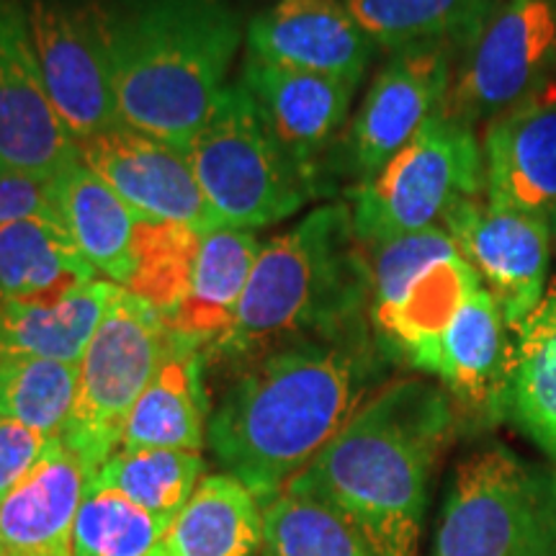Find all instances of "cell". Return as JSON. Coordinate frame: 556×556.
Returning <instances> with one entry per match:
<instances>
[{"label":"cell","mask_w":556,"mask_h":556,"mask_svg":"<svg viewBox=\"0 0 556 556\" xmlns=\"http://www.w3.org/2000/svg\"><path fill=\"white\" fill-rule=\"evenodd\" d=\"M384 361L371 328L270 348L245 361L212 409L208 448L266 505L366 405Z\"/></svg>","instance_id":"obj_1"},{"label":"cell","mask_w":556,"mask_h":556,"mask_svg":"<svg viewBox=\"0 0 556 556\" xmlns=\"http://www.w3.org/2000/svg\"><path fill=\"white\" fill-rule=\"evenodd\" d=\"M456 426L446 389L422 379L392 381L283 490L336 505L387 556H417L430 477Z\"/></svg>","instance_id":"obj_2"},{"label":"cell","mask_w":556,"mask_h":556,"mask_svg":"<svg viewBox=\"0 0 556 556\" xmlns=\"http://www.w3.org/2000/svg\"><path fill=\"white\" fill-rule=\"evenodd\" d=\"M124 127L186 155L238 58L229 0H93Z\"/></svg>","instance_id":"obj_3"},{"label":"cell","mask_w":556,"mask_h":556,"mask_svg":"<svg viewBox=\"0 0 556 556\" xmlns=\"http://www.w3.org/2000/svg\"><path fill=\"white\" fill-rule=\"evenodd\" d=\"M371 328V258L348 201L317 206L261 248L232 328L206 356L245 361L289 340Z\"/></svg>","instance_id":"obj_4"},{"label":"cell","mask_w":556,"mask_h":556,"mask_svg":"<svg viewBox=\"0 0 556 556\" xmlns=\"http://www.w3.org/2000/svg\"><path fill=\"white\" fill-rule=\"evenodd\" d=\"M186 157L222 227L253 232L319 197L240 80L222 90Z\"/></svg>","instance_id":"obj_5"},{"label":"cell","mask_w":556,"mask_h":556,"mask_svg":"<svg viewBox=\"0 0 556 556\" xmlns=\"http://www.w3.org/2000/svg\"><path fill=\"white\" fill-rule=\"evenodd\" d=\"M430 556H556V469L505 446L458 464Z\"/></svg>","instance_id":"obj_6"},{"label":"cell","mask_w":556,"mask_h":556,"mask_svg":"<svg viewBox=\"0 0 556 556\" xmlns=\"http://www.w3.org/2000/svg\"><path fill=\"white\" fill-rule=\"evenodd\" d=\"M178 343L180 336L157 309L124 287L116 289L78 364V394L60 435L83 462L90 482L119 451L131 407Z\"/></svg>","instance_id":"obj_7"},{"label":"cell","mask_w":556,"mask_h":556,"mask_svg":"<svg viewBox=\"0 0 556 556\" xmlns=\"http://www.w3.org/2000/svg\"><path fill=\"white\" fill-rule=\"evenodd\" d=\"M484 193L482 142L475 129L435 114L366 184L345 191L364 245L435 227L458 201Z\"/></svg>","instance_id":"obj_8"},{"label":"cell","mask_w":556,"mask_h":556,"mask_svg":"<svg viewBox=\"0 0 556 556\" xmlns=\"http://www.w3.org/2000/svg\"><path fill=\"white\" fill-rule=\"evenodd\" d=\"M458 58L462 50L446 41H422L389 54L325 163L330 193L336 180H353V186L371 180L441 111Z\"/></svg>","instance_id":"obj_9"},{"label":"cell","mask_w":556,"mask_h":556,"mask_svg":"<svg viewBox=\"0 0 556 556\" xmlns=\"http://www.w3.org/2000/svg\"><path fill=\"white\" fill-rule=\"evenodd\" d=\"M556 80V0H500L438 114L475 129Z\"/></svg>","instance_id":"obj_10"},{"label":"cell","mask_w":556,"mask_h":556,"mask_svg":"<svg viewBox=\"0 0 556 556\" xmlns=\"http://www.w3.org/2000/svg\"><path fill=\"white\" fill-rule=\"evenodd\" d=\"M41 80L78 144L122 127L93 0H24Z\"/></svg>","instance_id":"obj_11"},{"label":"cell","mask_w":556,"mask_h":556,"mask_svg":"<svg viewBox=\"0 0 556 556\" xmlns=\"http://www.w3.org/2000/svg\"><path fill=\"white\" fill-rule=\"evenodd\" d=\"M462 258L477 270L513 330L548 287L554 229L548 222L486 197L458 201L443 219Z\"/></svg>","instance_id":"obj_12"},{"label":"cell","mask_w":556,"mask_h":556,"mask_svg":"<svg viewBox=\"0 0 556 556\" xmlns=\"http://www.w3.org/2000/svg\"><path fill=\"white\" fill-rule=\"evenodd\" d=\"M78 155L139 219L178 222L208 235L217 214L184 152L129 127H114L78 142Z\"/></svg>","instance_id":"obj_13"},{"label":"cell","mask_w":556,"mask_h":556,"mask_svg":"<svg viewBox=\"0 0 556 556\" xmlns=\"http://www.w3.org/2000/svg\"><path fill=\"white\" fill-rule=\"evenodd\" d=\"M78 157L41 80L24 0H0V165L50 180Z\"/></svg>","instance_id":"obj_14"},{"label":"cell","mask_w":556,"mask_h":556,"mask_svg":"<svg viewBox=\"0 0 556 556\" xmlns=\"http://www.w3.org/2000/svg\"><path fill=\"white\" fill-rule=\"evenodd\" d=\"M240 83L261 106L281 148L307 173L319 197H328L325 163L348 127L356 83L270 65L250 54Z\"/></svg>","instance_id":"obj_15"},{"label":"cell","mask_w":556,"mask_h":556,"mask_svg":"<svg viewBox=\"0 0 556 556\" xmlns=\"http://www.w3.org/2000/svg\"><path fill=\"white\" fill-rule=\"evenodd\" d=\"M484 197L556 225V80L484 124Z\"/></svg>","instance_id":"obj_16"},{"label":"cell","mask_w":556,"mask_h":556,"mask_svg":"<svg viewBox=\"0 0 556 556\" xmlns=\"http://www.w3.org/2000/svg\"><path fill=\"white\" fill-rule=\"evenodd\" d=\"M248 54L304 73L330 75L361 86L377 54V41L361 29L343 0H287L245 29Z\"/></svg>","instance_id":"obj_17"},{"label":"cell","mask_w":556,"mask_h":556,"mask_svg":"<svg viewBox=\"0 0 556 556\" xmlns=\"http://www.w3.org/2000/svg\"><path fill=\"white\" fill-rule=\"evenodd\" d=\"M516 361V330L484 287L458 309L443 332L430 377L441 379L464 413L484 422L510 415V381Z\"/></svg>","instance_id":"obj_18"},{"label":"cell","mask_w":556,"mask_h":556,"mask_svg":"<svg viewBox=\"0 0 556 556\" xmlns=\"http://www.w3.org/2000/svg\"><path fill=\"white\" fill-rule=\"evenodd\" d=\"M90 477L62 438L0 505V556H75L73 528Z\"/></svg>","instance_id":"obj_19"},{"label":"cell","mask_w":556,"mask_h":556,"mask_svg":"<svg viewBox=\"0 0 556 556\" xmlns=\"http://www.w3.org/2000/svg\"><path fill=\"white\" fill-rule=\"evenodd\" d=\"M482 287L477 270L458 255L422 268L392 307L371 315V330L381 356L415 371L430 374L443 332L464 302Z\"/></svg>","instance_id":"obj_20"},{"label":"cell","mask_w":556,"mask_h":556,"mask_svg":"<svg viewBox=\"0 0 556 556\" xmlns=\"http://www.w3.org/2000/svg\"><path fill=\"white\" fill-rule=\"evenodd\" d=\"M204 348L180 338L155 379L131 407L119 448H173L201 454L208 430Z\"/></svg>","instance_id":"obj_21"},{"label":"cell","mask_w":556,"mask_h":556,"mask_svg":"<svg viewBox=\"0 0 556 556\" xmlns=\"http://www.w3.org/2000/svg\"><path fill=\"white\" fill-rule=\"evenodd\" d=\"M50 193L83 258L111 283L127 287L135 274L137 214L80 157L54 173Z\"/></svg>","instance_id":"obj_22"},{"label":"cell","mask_w":556,"mask_h":556,"mask_svg":"<svg viewBox=\"0 0 556 556\" xmlns=\"http://www.w3.org/2000/svg\"><path fill=\"white\" fill-rule=\"evenodd\" d=\"M261 245L248 229L219 227L201 238L189 291L165 317L176 336L204 348L227 336L245 296Z\"/></svg>","instance_id":"obj_23"},{"label":"cell","mask_w":556,"mask_h":556,"mask_svg":"<svg viewBox=\"0 0 556 556\" xmlns=\"http://www.w3.org/2000/svg\"><path fill=\"white\" fill-rule=\"evenodd\" d=\"M116 289V283L96 278L54 302L0 304V358L80 364Z\"/></svg>","instance_id":"obj_24"},{"label":"cell","mask_w":556,"mask_h":556,"mask_svg":"<svg viewBox=\"0 0 556 556\" xmlns=\"http://www.w3.org/2000/svg\"><path fill=\"white\" fill-rule=\"evenodd\" d=\"M96 276L58 217L0 225V304L54 302Z\"/></svg>","instance_id":"obj_25"},{"label":"cell","mask_w":556,"mask_h":556,"mask_svg":"<svg viewBox=\"0 0 556 556\" xmlns=\"http://www.w3.org/2000/svg\"><path fill=\"white\" fill-rule=\"evenodd\" d=\"M263 548V505L240 479L204 477L170 520L152 556H255Z\"/></svg>","instance_id":"obj_26"},{"label":"cell","mask_w":556,"mask_h":556,"mask_svg":"<svg viewBox=\"0 0 556 556\" xmlns=\"http://www.w3.org/2000/svg\"><path fill=\"white\" fill-rule=\"evenodd\" d=\"M381 50L446 41L467 52L500 0H343Z\"/></svg>","instance_id":"obj_27"},{"label":"cell","mask_w":556,"mask_h":556,"mask_svg":"<svg viewBox=\"0 0 556 556\" xmlns=\"http://www.w3.org/2000/svg\"><path fill=\"white\" fill-rule=\"evenodd\" d=\"M510 417L556 462V278L516 330Z\"/></svg>","instance_id":"obj_28"},{"label":"cell","mask_w":556,"mask_h":556,"mask_svg":"<svg viewBox=\"0 0 556 556\" xmlns=\"http://www.w3.org/2000/svg\"><path fill=\"white\" fill-rule=\"evenodd\" d=\"M263 556H387L377 541L325 500L281 490L263 505Z\"/></svg>","instance_id":"obj_29"},{"label":"cell","mask_w":556,"mask_h":556,"mask_svg":"<svg viewBox=\"0 0 556 556\" xmlns=\"http://www.w3.org/2000/svg\"><path fill=\"white\" fill-rule=\"evenodd\" d=\"M204 469L206 462L193 451L119 448L103 462L88 486L114 490L152 516L173 520L197 492Z\"/></svg>","instance_id":"obj_30"},{"label":"cell","mask_w":556,"mask_h":556,"mask_svg":"<svg viewBox=\"0 0 556 556\" xmlns=\"http://www.w3.org/2000/svg\"><path fill=\"white\" fill-rule=\"evenodd\" d=\"M78 364L52 358H0V420L60 438L78 394Z\"/></svg>","instance_id":"obj_31"},{"label":"cell","mask_w":556,"mask_h":556,"mask_svg":"<svg viewBox=\"0 0 556 556\" xmlns=\"http://www.w3.org/2000/svg\"><path fill=\"white\" fill-rule=\"evenodd\" d=\"M204 235L178 222H137L135 274L124 289L168 317L189 291Z\"/></svg>","instance_id":"obj_32"},{"label":"cell","mask_w":556,"mask_h":556,"mask_svg":"<svg viewBox=\"0 0 556 556\" xmlns=\"http://www.w3.org/2000/svg\"><path fill=\"white\" fill-rule=\"evenodd\" d=\"M170 520L114 490L88 486L73 528L75 556H152Z\"/></svg>","instance_id":"obj_33"},{"label":"cell","mask_w":556,"mask_h":556,"mask_svg":"<svg viewBox=\"0 0 556 556\" xmlns=\"http://www.w3.org/2000/svg\"><path fill=\"white\" fill-rule=\"evenodd\" d=\"M368 248V245H366ZM371 315L392 307L409 287V281L430 263L458 255L446 227H428L422 232L371 245Z\"/></svg>","instance_id":"obj_34"},{"label":"cell","mask_w":556,"mask_h":556,"mask_svg":"<svg viewBox=\"0 0 556 556\" xmlns=\"http://www.w3.org/2000/svg\"><path fill=\"white\" fill-rule=\"evenodd\" d=\"M54 438L13 420H0V505L9 500L16 486L29 477V471L41 462Z\"/></svg>","instance_id":"obj_35"},{"label":"cell","mask_w":556,"mask_h":556,"mask_svg":"<svg viewBox=\"0 0 556 556\" xmlns=\"http://www.w3.org/2000/svg\"><path fill=\"white\" fill-rule=\"evenodd\" d=\"M26 217H58L50 180L0 165V225Z\"/></svg>","instance_id":"obj_36"},{"label":"cell","mask_w":556,"mask_h":556,"mask_svg":"<svg viewBox=\"0 0 556 556\" xmlns=\"http://www.w3.org/2000/svg\"><path fill=\"white\" fill-rule=\"evenodd\" d=\"M554 253H556V225H554Z\"/></svg>","instance_id":"obj_37"}]
</instances>
